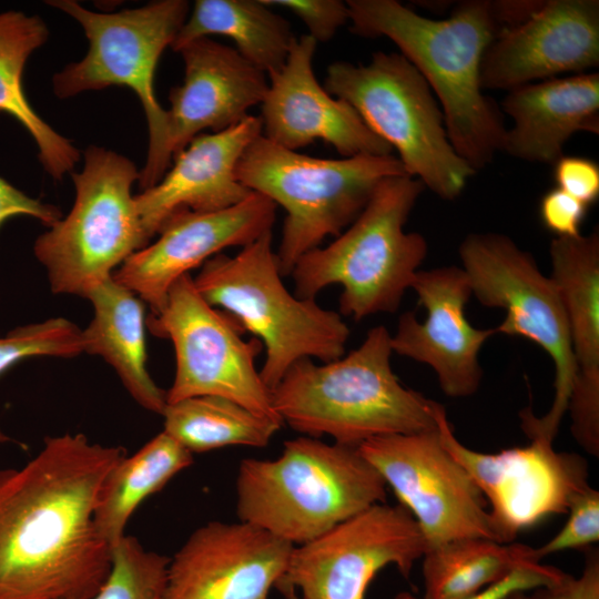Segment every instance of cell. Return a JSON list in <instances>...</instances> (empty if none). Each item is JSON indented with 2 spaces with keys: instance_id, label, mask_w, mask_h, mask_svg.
<instances>
[{
  "instance_id": "cell-1",
  "label": "cell",
  "mask_w": 599,
  "mask_h": 599,
  "mask_svg": "<svg viewBox=\"0 0 599 599\" xmlns=\"http://www.w3.org/2000/svg\"><path fill=\"white\" fill-rule=\"evenodd\" d=\"M121 446L48 437L19 468H0V599H91L112 569L94 510Z\"/></svg>"
},
{
  "instance_id": "cell-2",
  "label": "cell",
  "mask_w": 599,
  "mask_h": 599,
  "mask_svg": "<svg viewBox=\"0 0 599 599\" xmlns=\"http://www.w3.org/2000/svg\"><path fill=\"white\" fill-rule=\"evenodd\" d=\"M352 32L386 37L423 75L440 103L448 139L477 172L501 151L504 118L483 94L480 65L505 30L495 1L468 0L447 19L426 18L395 0H348Z\"/></svg>"
},
{
  "instance_id": "cell-3",
  "label": "cell",
  "mask_w": 599,
  "mask_h": 599,
  "mask_svg": "<svg viewBox=\"0 0 599 599\" xmlns=\"http://www.w3.org/2000/svg\"><path fill=\"white\" fill-rule=\"evenodd\" d=\"M392 354L390 334L378 325L346 356L322 365L301 359L272 389L274 410L303 436L327 435L355 447L375 437L435 429L440 404L399 382Z\"/></svg>"
},
{
  "instance_id": "cell-4",
  "label": "cell",
  "mask_w": 599,
  "mask_h": 599,
  "mask_svg": "<svg viewBox=\"0 0 599 599\" xmlns=\"http://www.w3.org/2000/svg\"><path fill=\"white\" fill-rule=\"evenodd\" d=\"M386 487L358 447L300 436L286 440L275 459L240 463L236 515L300 546L385 502Z\"/></svg>"
},
{
  "instance_id": "cell-5",
  "label": "cell",
  "mask_w": 599,
  "mask_h": 599,
  "mask_svg": "<svg viewBox=\"0 0 599 599\" xmlns=\"http://www.w3.org/2000/svg\"><path fill=\"white\" fill-rule=\"evenodd\" d=\"M424 184L405 175L383 180L358 217L326 246L296 262L294 294L315 298L332 284L342 286L339 311L355 321L398 309L427 256L425 237L405 232Z\"/></svg>"
},
{
  "instance_id": "cell-6",
  "label": "cell",
  "mask_w": 599,
  "mask_h": 599,
  "mask_svg": "<svg viewBox=\"0 0 599 599\" xmlns=\"http://www.w3.org/2000/svg\"><path fill=\"white\" fill-rule=\"evenodd\" d=\"M272 231L234 256L219 253L193 277L202 297L232 315L265 348L260 375L272 392L288 368L304 358L324 363L345 354L349 328L315 298H301L282 281Z\"/></svg>"
},
{
  "instance_id": "cell-7",
  "label": "cell",
  "mask_w": 599,
  "mask_h": 599,
  "mask_svg": "<svg viewBox=\"0 0 599 599\" xmlns=\"http://www.w3.org/2000/svg\"><path fill=\"white\" fill-rule=\"evenodd\" d=\"M405 174L393 154L315 158L262 134L246 148L236 167L242 185L286 212L276 251L282 276L291 275L300 257L327 236L336 237L346 230L383 180Z\"/></svg>"
},
{
  "instance_id": "cell-8",
  "label": "cell",
  "mask_w": 599,
  "mask_h": 599,
  "mask_svg": "<svg viewBox=\"0 0 599 599\" xmlns=\"http://www.w3.org/2000/svg\"><path fill=\"white\" fill-rule=\"evenodd\" d=\"M77 20L89 40L85 57L53 77V91L65 99L83 91L126 87L139 98L148 122L146 161L140 171V189L155 185L172 163L167 112L154 91L161 54L171 47L184 24L190 4L160 0L118 12H94L73 0L48 1Z\"/></svg>"
},
{
  "instance_id": "cell-9",
  "label": "cell",
  "mask_w": 599,
  "mask_h": 599,
  "mask_svg": "<svg viewBox=\"0 0 599 599\" xmlns=\"http://www.w3.org/2000/svg\"><path fill=\"white\" fill-rule=\"evenodd\" d=\"M323 87L347 102L397 151L406 173L439 197L456 199L476 173L454 150L429 85L400 53L378 51L367 64L334 62Z\"/></svg>"
},
{
  "instance_id": "cell-10",
  "label": "cell",
  "mask_w": 599,
  "mask_h": 599,
  "mask_svg": "<svg viewBox=\"0 0 599 599\" xmlns=\"http://www.w3.org/2000/svg\"><path fill=\"white\" fill-rule=\"evenodd\" d=\"M71 176L73 206L35 240L33 252L52 293L85 298L149 241L132 195L140 171L131 160L91 145L83 169Z\"/></svg>"
},
{
  "instance_id": "cell-11",
  "label": "cell",
  "mask_w": 599,
  "mask_h": 599,
  "mask_svg": "<svg viewBox=\"0 0 599 599\" xmlns=\"http://www.w3.org/2000/svg\"><path fill=\"white\" fill-rule=\"evenodd\" d=\"M459 258L477 301L505 311L495 333L526 337L554 361L550 409L542 417L535 416L530 408L520 413L521 427L529 438L552 443L578 370L567 315L554 281L540 272L532 254L499 233L467 235L459 245Z\"/></svg>"
},
{
  "instance_id": "cell-12",
  "label": "cell",
  "mask_w": 599,
  "mask_h": 599,
  "mask_svg": "<svg viewBox=\"0 0 599 599\" xmlns=\"http://www.w3.org/2000/svg\"><path fill=\"white\" fill-rule=\"evenodd\" d=\"M146 326L155 336L172 342L175 375L166 403L212 395L234 400L256 414L282 420L272 404L255 361L263 349L229 313L210 305L197 292L191 274L170 288L160 312L150 314Z\"/></svg>"
},
{
  "instance_id": "cell-13",
  "label": "cell",
  "mask_w": 599,
  "mask_h": 599,
  "mask_svg": "<svg viewBox=\"0 0 599 599\" xmlns=\"http://www.w3.org/2000/svg\"><path fill=\"white\" fill-rule=\"evenodd\" d=\"M417 522L427 549L471 537L500 542L480 489L435 429L375 437L358 446Z\"/></svg>"
},
{
  "instance_id": "cell-14",
  "label": "cell",
  "mask_w": 599,
  "mask_h": 599,
  "mask_svg": "<svg viewBox=\"0 0 599 599\" xmlns=\"http://www.w3.org/2000/svg\"><path fill=\"white\" fill-rule=\"evenodd\" d=\"M427 550L409 511L379 502L322 536L294 546L276 589L300 591L302 599H365L375 576L392 565L408 579Z\"/></svg>"
},
{
  "instance_id": "cell-15",
  "label": "cell",
  "mask_w": 599,
  "mask_h": 599,
  "mask_svg": "<svg viewBox=\"0 0 599 599\" xmlns=\"http://www.w3.org/2000/svg\"><path fill=\"white\" fill-rule=\"evenodd\" d=\"M436 420L443 445L485 497L500 542H512L521 530L566 514L573 495L589 485L586 460L556 451L551 441L536 437L525 447L487 454L456 438L443 405Z\"/></svg>"
},
{
  "instance_id": "cell-16",
  "label": "cell",
  "mask_w": 599,
  "mask_h": 599,
  "mask_svg": "<svg viewBox=\"0 0 599 599\" xmlns=\"http://www.w3.org/2000/svg\"><path fill=\"white\" fill-rule=\"evenodd\" d=\"M277 205L252 192L242 202L212 212L182 211L169 217L153 244L129 256L112 277L161 311L172 285L224 248L253 243L272 231Z\"/></svg>"
},
{
  "instance_id": "cell-17",
  "label": "cell",
  "mask_w": 599,
  "mask_h": 599,
  "mask_svg": "<svg viewBox=\"0 0 599 599\" xmlns=\"http://www.w3.org/2000/svg\"><path fill=\"white\" fill-rule=\"evenodd\" d=\"M294 546L244 521H209L170 558L162 599H270Z\"/></svg>"
},
{
  "instance_id": "cell-18",
  "label": "cell",
  "mask_w": 599,
  "mask_h": 599,
  "mask_svg": "<svg viewBox=\"0 0 599 599\" xmlns=\"http://www.w3.org/2000/svg\"><path fill=\"white\" fill-rule=\"evenodd\" d=\"M426 309L419 322L413 312L398 318L390 334L393 353L428 365L440 389L453 398L474 395L481 383L479 352L495 328H476L466 318L471 288L459 266L418 271L412 287Z\"/></svg>"
},
{
  "instance_id": "cell-19",
  "label": "cell",
  "mask_w": 599,
  "mask_h": 599,
  "mask_svg": "<svg viewBox=\"0 0 599 599\" xmlns=\"http://www.w3.org/2000/svg\"><path fill=\"white\" fill-rule=\"evenodd\" d=\"M316 45L308 34L294 38L284 65L268 77L258 116L262 135L292 151L322 140L343 158L392 154L347 102L318 83L313 71Z\"/></svg>"
},
{
  "instance_id": "cell-20",
  "label": "cell",
  "mask_w": 599,
  "mask_h": 599,
  "mask_svg": "<svg viewBox=\"0 0 599 599\" xmlns=\"http://www.w3.org/2000/svg\"><path fill=\"white\" fill-rule=\"evenodd\" d=\"M599 65V1L548 0L502 31L480 65L483 89L512 90Z\"/></svg>"
},
{
  "instance_id": "cell-21",
  "label": "cell",
  "mask_w": 599,
  "mask_h": 599,
  "mask_svg": "<svg viewBox=\"0 0 599 599\" xmlns=\"http://www.w3.org/2000/svg\"><path fill=\"white\" fill-rule=\"evenodd\" d=\"M177 52L184 62V78L170 91L169 146L172 159L202 131L230 129L261 104L267 88L265 72L234 48L210 38L184 44Z\"/></svg>"
},
{
  "instance_id": "cell-22",
  "label": "cell",
  "mask_w": 599,
  "mask_h": 599,
  "mask_svg": "<svg viewBox=\"0 0 599 599\" xmlns=\"http://www.w3.org/2000/svg\"><path fill=\"white\" fill-rule=\"evenodd\" d=\"M261 134L260 118L248 115L224 131L199 134L175 154L163 177L134 195L148 241L175 213L219 211L245 200L252 192L237 180L236 167Z\"/></svg>"
},
{
  "instance_id": "cell-23",
  "label": "cell",
  "mask_w": 599,
  "mask_h": 599,
  "mask_svg": "<svg viewBox=\"0 0 599 599\" xmlns=\"http://www.w3.org/2000/svg\"><path fill=\"white\" fill-rule=\"evenodd\" d=\"M502 109L512 120L501 151L528 162L554 164L577 132L599 133V74L578 73L508 91Z\"/></svg>"
},
{
  "instance_id": "cell-24",
  "label": "cell",
  "mask_w": 599,
  "mask_h": 599,
  "mask_svg": "<svg viewBox=\"0 0 599 599\" xmlns=\"http://www.w3.org/2000/svg\"><path fill=\"white\" fill-rule=\"evenodd\" d=\"M85 298L93 306V318L82 331L84 353L102 357L141 407L161 415L166 392L148 370L143 302L112 276Z\"/></svg>"
},
{
  "instance_id": "cell-25",
  "label": "cell",
  "mask_w": 599,
  "mask_h": 599,
  "mask_svg": "<svg viewBox=\"0 0 599 599\" xmlns=\"http://www.w3.org/2000/svg\"><path fill=\"white\" fill-rule=\"evenodd\" d=\"M49 30L38 16L0 12V112L16 119L31 135L44 170L54 180L72 171L78 149L55 132L33 110L23 90V69L31 53L47 40Z\"/></svg>"
},
{
  "instance_id": "cell-26",
  "label": "cell",
  "mask_w": 599,
  "mask_h": 599,
  "mask_svg": "<svg viewBox=\"0 0 599 599\" xmlns=\"http://www.w3.org/2000/svg\"><path fill=\"white\" fill-rule=\"evenodd\" d=\"M212 34L233 40L234 49L267 77L282 69L295 38L290 22L262 0H196L171 48L177 52Z\"/></svg>"
},
{
  "instance_id": "cell-27",
  "label": "cell",
  "mask_w": 599,
  "mask_h": 599,
  "mask_svg": "<svg viewBox=\"0 0 599 599\" xmlns=\"http://www.w3.org/2000/svg\"><path fill=\"white\" fill-rule=\"evenodd\" d=\"M192 463L193 454L163 430L111 469L94 510L95 528L111 549L135 509Z\"/></svg>"
},
{
  "instance_id": "cell-28",
  "label": "cell",
  "mask_w": 599,
  "mask_h": 599,
  "mask_svg": "<svg viewBox=\"0 0 599 599\" xmlns=\"http://www.w3.org/2000/svg\"><path fill=\"white\" fill-rule=\"evenodd\" d=\"M422 559L424 599H466L519 568L540 564L530 546L481 537L428 548Z\"/></svg>"
},
{
  "instance_id": "cell-29",
  "label": "cell",
  "mask_w": 599,
  "mask_h": 599,
  "mask_svg": "<svg viewBox=\"0 0 599 599\" xmlns=\"http://www.w3.org/2000/svg\"><path fill=\"white\" fill-rule=\"evenodd\" d=\"M554 281L568 319L577 373L599 375V233L554 237Z\"/></svg>"
},
{
  "instance_id": "cell-30",
  "label": "cell",
  "mask_w": 599,
  "mask_h": 599,
  "mask_svg": "<svg viewBox=\"0 0 599 599\" xmlns=\"http://www.w3.org/2000/svg\"><path fill=\"white\" fill-rule=\"evenodd\" d=\"M161 415L163 430L192 454L226 446L265 447L283 426L280 419L212 395L167 403Z\"/></svg>"
},
{
  "instance_id": "cell-31",
  "label": "cell",
  "mask_w": 599,
  "mask_h": 599,
  "mask_svg": "<svg viewBox=\"0 0 599 599\" xmlns=\"http://www.w3.org/2000/svg\"><path fill=\"white\" fill-rule=\"evenodd\" d=\"M170 558L125 535L112 549V569L91 599H162Z\"/></svg>"
},
{
  "instance_id": "cell-32",
  "label": "cell",
  "mask_w": 599,
  "mask_h": 599,
  "mask_svg": "<svg viewBox=\"0 0 599 599\" xmlns=\"http://www.w3.org/2000/svg\"><path fill=\"white\" fill-rule=\"evenodd\" d=\"M82 353V329L64 317L18 326L0 336V375L29 357L72 358Z\"/></svg>"
},
{
  "instance_id": "cell-33",
  "label": "cell",
  "mask_w": 599,
  "mask_h": 599,
  "mask_svg": "<svg viewBox=\"0 0 599 599\" xmlns=\"http://www.w3.org/2000/svg\"><path fill=\"white\" fill-rule=\"evenodd\" d=\"M564 527L542 546L535 548L537 557L569 549L587 548L599 540V491L587 485L571 498Z\"/></svg>"
},
{
  "instance_id": "cell-34",
  "label": "cell",
  "mask_w": 599,
  "mask_h": 599,
  "mask_svg": "<svg viewBox=\"0 0 599 599\" xmlns=\"http://www.w3.org/2000/svg\"><path fill=\"white\" fill-rule=\"evenodd\" d=\"M267 7H281L300 18L308 35L317 43L329 41L349 21L347 3L341 0H262Z\"/></svg>"
},
{
  "instance_id": "cell-35",
  "label": "cell",
  "mask_w": 599,
  "mask_h": 599,
  "mask_svg": "<svg viewBox=\"0 0 599 599\" xmlns=\"http://www.w3.org/2000/svg\"><path fill=\"white\" fill-rule=\"evenodd\" d=\"M556 187L587 206L599 196V166L585 156L562 155L554 163Z\"/></svg>"
},
{
  "instance_id": "cell-36",
  "label": "cell",
  "mask_w": 599,
  "mask_h": 599,
  "mask_svg": "<svg viewBox=\"0 0 599 599\" xmlns=\"http://www.w3.org/2000/svg\"><path fill=\"white\" fill-rule=\"evenodd\" d=\"M588 207L562 190L554 187L542 195L539 215L544 226L556 237H575L581 234L580 226Z\"/></svg>"
},
{
  "instance_id": "cell-37",
  "label": "cell",
  "mask_w": 599,
  "mask_h": 599,
  "mask_svg": "<svg viewBox=\"0 0 599 599\" xmlns=\"http://www.w3.org/2000/svg\"><path fill=\"white\" fill-rule=\"evenodd\" d=\"M532 599H599V551L585 554V566L578 578L564 572L551 585L535 589Z\"/></svg>"
},
{
  "instance_id": "cell-38",
  "label": "cell",
  "mask_w": 599,
  "mask_h": 599,
  "mask_svg": "<svg viewBox=\"0 0 599 599\" xmlns=\"http://www.w3.org/2000/svg\"><path fill=\"white\" fill-rule=\"evenodd\" d=\"M562 573L564 571L559 568L542 564L534 567L519 568L505 579L466 599H502L514 591H531L537 588L551 585L558 580ZM395 599L418 598L408 591H402L395 596Z\"/></svg>"
},
{
  "instance_id": "cell-39",
  "label": "cell",
  "mask_w": 599,
  "mask_h": 599,
  "mask_svg": "<svg viewBox=\"0 0 599 599\" xmlns=\"http://www.w3.org/2000/svg\"><path fill=\"white\" fill-rule=\"evenodd\" d=\"M18 215L34 217L49 227L62 219L59 207L30 197L0 177V227L9 219Z\"/></svg>"
},
{
  "instance_id": "cell-40",
  "label": "cell",
  "mask_w": 599,
  "mask_h": 599,
  "mask_svg": "<svg viewBox=\"0 0 599 599\" xmlns=\"http://www.w3.org/2000/svg\"><path fill=\"white\" fill-rule=\"evenodd\" d=\"M527 592L529 591H524V590L514 591L507 595L506 597H504L502 599H532L531 596L528 595Z\"/></svg>"
},
{
  "instance_id": "cell-41",
  "label": "cell",
  "mask_w": 599,
  "mask_h": 599,
  "mask_svg": "<svg viewBox=\"0 0 599 599\" xmlns=\"http://www.w3.org/2000/svg\"><path fill=\"white\" fill-rule=\"evenodd\" d=\"M280 592L283 595L284 599H302L295 589L287 588L280 590Z\"/></svg>"
},
{
  "instance_id": "cell-42",
  "label": "cell",
  "mask_w": 599,
  "mask_h": 599,
  "mask_svg": "<svg viewBox=\"0 0 599 599\" xmlns=\"http://www.w3.org/2000/svg\"><path fill=\"white\" fill-rule=\"evenodd\" d=\"M10 440V438L0 429V444Z\"/></svg>"
}]
</instances>
